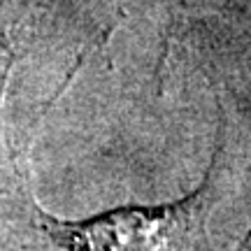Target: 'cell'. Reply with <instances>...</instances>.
Listing matches in <instances>:
<instances>
[{
	"mask_svg": "<svg viewBox=\"0 0 251 251\" xmlns=\"http://www.w3.org/2000/svg\"><path fill=\"white\" fill-rule=\"evenodd\" d=\"M235 251H251V230H249V235L244 237L242 242H240V247H237Z\"/></svg>",
	"mask_w": 251,
	"mask_h": 251,
	"instance_id": "2",
	"label": "cell"
},
{
	"mask_svg": "<svg viewBox=\"0 0 251 251\" xmlns=\"http://www.w3.org/2000/svg\"><path fill=\"white\" fill-rule=\"evenodd\" d=\"M200 193L170 205L121 207L79 221L42 216L47 235L65 251H170L198 214Z\"/></svg>",
	"mask_w": 251,
	"mask_h": 251,
	"instance_id": "1",
	"label": "cell"
}]
</instances>
